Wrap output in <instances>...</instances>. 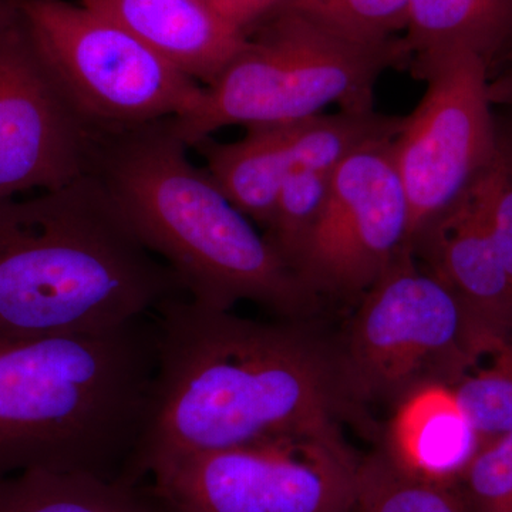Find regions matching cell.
<instances>
[{"mask_svg": "<svg viewBox=\"0 0 512 512\" xmlns=\"http://www.w3.org/2000/svg\"><path fill=\"white\" fill-rule=\"evenodd\" d=\"M154 316L157 372L128 478L190 454L342 436L336 419L352 406L335 343L311 319L241 318L184 295Z\"/></svg>", "mask_w": 512, "mask_h": 512, "instance_id": "obj_1", "label": "cell"}, {"mask_svg": "<svg viewBox=\"0 0 512 512\" xmlns=\"http://www.w3.org/2000/svg\"><path fill=\"white\" fill-rule=\"evenodd\" d=\"M181 295L174 272L141 244L93 171L0 200V336L100 332Z\"/></svg>", "mask_w": 512, "mask_h": 512, "instance_id": "obj_2", "label": "cell"}, {"mask_svg": "<svg viewBox=\"0 0 512 512\" xmlns=\"http://www.w3.org/2000/svg\"><path fill=\"white\" fill-rule=\"evenodd\" d=\"M187 150L158 121L100 134L92 171L191 301L220 311L249 301L278 318L311 319L318 296Z\"/></svg>", "mask_w": 512, "mask_h": 512, "instance_id": "obj_3", "label": "cell"}, {"mask_svg": "<svg viewBox=\"0 0 512 512\" xmlns=\"http://www.w3.org/2000/svg\"><path fill=\"white\" fill-rule=\"evenodd\" d=\"M157 365L154 313L100 332L0 336V478L36 468L111 478L113 463L128 466Z\"/></svg>", "mask_w": 512, "mask_h": 512, "instance_id": "obj_4", "label": "cell"}, {"mask_svg": "<svg viewBox=\"0 0 512 512\" xmlns=\"http://www.w3.org/2000/svg\"><path fill=\"white\" fill-rule=\"evenodd\" d=\"M402 37L386 45L352 42L288 10L256 26L220 76L202 86L197 103L168 120L195 147L224 127L276 126L325 113L375 110L380 76L409 67Z\"/></svg>", "mask_w": 512, "mask_h": 512, "instance_id": "obj_5", "label": "cell"}, {"mask_svg": "<svg viewBox=\"0 0 512 512\" xmlns=\"http://www.w3.org/2000/svg\"><path fill=\"white\" fill-rule=\"evenodd\" d=\"M511 340L483 325L406 249L333 343L350 406L394 407L423 384L456 386Z\"/></svg>", "mask_w": 512, "mask_h": 512, "instance_id": "obj_6", "label": "cell"}, {"mask_svg": "<svg viewBox=\"0 0 512 512\" xmlns=\"http://www.w3.org/2000/svg\"><path fill=\"white\" fill-rule=\"evenodd\" d=\"M20 19L60 92L97 134L175 119L200 99V83L82 3L20 0Z\"/></svg>", "mask_w": 512, "mask_h": 512, "instance_id": "obj_7", "label": "cell"}, {"mask_svg": "<svg viewBox=\"0 0 512 512\" xmlns=\"http://www.w3.org/2000/svg\"><path fill=\"white\" fill-rule=\"evenodd\" d=\"M426 82L416 109L390 143L414 238L470 192L498 153L500 126L488 99L487 64L456 49L410 63Z\"/></svg>", "mask_w": 512, "mask_h": 512, "instance_id": "obj_8", "label": "cell"}, {"mask_svg": "<svg viewBox=\"0 0 512 512\" xmlns=\"http://www.w3.org/2000/svg\"><path fill=\"white\" fill-rule=\"evenodd\" d=\"M360 461L339 437L190 454L153 471L173 512H352Z\"/></svg>", "mask_w": 512, "mask_h": 512, "instance_id": "obj_9", "label": "cell"}, {"mask_svg": "<svg viewBox=\"0 0 512 512\" xmlns=\"http://www.w3.org/2000/svg\"><path fill=\"white\" fill-rule=\"evenodd\" d=\"M392 140L372 144L333 170L328 198L292 261L318 296L359 302L410 249V210Z\"/></svg>", "mask_w": 512, "mask_h": 512, "instance_id": "obj_10", "label": "cell"}, {"mask_svg": "<svg viewBox=\"0 0 512 512\" xmlns=\"http://www.w3.org/2000/svg\"><path fill=\"white\" fill-rule=\"evenodd\" d=\"M97 136L60 92L22 19L0 33V200L89 173Z\"/></svg>", "mask_w": 512, "mask_h": 512, "instance_id": "obj_11", "label": "cell"}, {"mask_svg": "<svg viewBox=\"0 0 512 512\" xmlns=\"http://www.w3.org/2000/svg\"><path fill=\"white\" fill-rule=\"evenodd\" d=\"M410 249L483 325L512 339V282L474 187L456 207L421 231Z\"/></svg>", "mask_w": 512, "mask_h": 512, "instance_id": "obj_12", "label": "cell"}, {"mask_svg": "<svg viewBox=\"0 0 512 512\" xmlns=\"http://www.w3.org/2000/svg\"><path fill=\"white\" fill-rule=\"evenodd\" d=\"M119 23L161 59L208 86L247 42L210 0H80Z\"/></svg>", "mask_w": 512, "mask_h": 512, "instance_id": "obj_13", "label": "cell"}, {"mask_svg": "<svg viewBox=\"0 0 512 512\" xmlns=\"http://www.w3.org/2000/svg\"><path fill=\"white\" fill-rule=\"evenodd\" d=\"M480 444L453 387L429 383L394 406L382 451L409 476L454 487Z\"/></svg>", "mask_w": 512, "mask_h": 512, "instance_id": "obj_14", "label": "cell"}, {"mask_svg": "<svg viewBox=\"0 0 512 512\" xmlns=\"http://www.w3.org/2000/svg\"><path fill=\"white\" fill-rule=\"evenodd\" d=\"M402 39L409 66L464 49L493 74L512 53V0H409Z\"/></svg>", "mask_w": 512, "mask_h": 512, "instance_id": "obj_15", "label": "cell"}, {"mask_svg": "<svg viewBox=\"0 0 512 512\" xmlns=\"http://www.w3.org/2000/svg\"><path fill=\"white\" fill-rule=\"evenodd\" d=\"M293 123L248 127L247 134L232 143L201 141L205 170L225 195L265 229L271 220L278 192L295 171Z\"/></svg>", "mask_w": 512, "mask_h": 512, "instance_id": "obj_16", "label": "cell"}, {"mask_svg": "<svg viewBox=\"0 0 512 512\" xmlns=\"http://www.w3.org/2000/svg\"><path fill=\"white\" fill-rule=\"evenodd\" d=\"M0 512L173 511L157 491L144 497L126 480L36 468L0 478Z\"/></svg>", "mask_w": 512, "mask_h": 512, "instance_id": "obj_17", "label": "cell"}, {"mask_svg": "<svg viewBox=\"0 0 512 512\" xmlns=\"http://www.w3.org/2000/svg\"><path fill=\"white\" fill-rule=\"evenodd\" d=\"M352 512L470 511L456 487L409 476L380 450L360 461Z\"/></svg>", "mask_w": 512, "mask_h": 512, "instance_id": "obj_18", "label": "cell"}, {"mask_svg": "<svg viewBox=\"0 0 512 512\" xmlns=\"http://www.w3.org/2000/svg\"><path fill=\"white\" fill-rule=\"evenodd\" d=\"M407 8L409 0H286L279 10L301 15L360 45L379 46L402 37Z\"/></svg>", "mask_w": 512, "mask_h": 512, "instance_id": "obj_19", "label": "cell"}, {"mask_svg": "<svg viewBox=\"0 0 512 512\" xmlns=\"http://www.w3.org/2000/svg\"><path fill=\"white\" fill-rule=\"evenodd\" d=\"M481 443L512 433V340L453 387Z\"/></svg>", "mask_w": 512, "mask_h": 512, "instance_id": "obj_20", "label": "cell"}, {"mask_svg": "<svg viewBox=\"0 0 512 512\" xmlns=\"http://www.w3.org/2000/svg\"><path fill=\"white\" fill-rule=\"evenodd\" d=\"M332 173L295 171L286 177L278 192L264 234L291 268L293 258L325 205Z\"/></svg>", "mask_w": 512, "mask_h": 512, "instance_id": "obj_21", "label": "cell"}, {"mask_svg": "<svg viewBox=\"0 0 512 512\" xmlns=\"http://www.w3.org/2000/svg\"><path fill=\"white\" fill-rule=\"evenodd\" d=\"M454 487L470 512H512V433L483 441Z\"/></svg>", "mask_w": 512, "mask_h": 512, "instance_id": "obj_22", "label": "cell"}, {"mask_svg": "<svg viewBox=\"0 0 512 512\" xmlns=\"http://www.w3.org/2000/svg\"><path fill=\"white\" fill-rule=\"evenodd\" d=\"M485 224L512 282V165L498 143L497 157L474 185Z\"/></svg>", "mask_w": 512, "mask_h": 512, "instance_id": "obj_23", "label": "cell"}, {"mask_svg": "<svg viewBox=\"0 0 512 512\" xmlns=\"http://www.w3.org/2000/svg\"><path fill=\"white\" fill-rule=\"evenodd\" d=\"M286 0H210L212 8L235 28L249 33L274 15Z\"/></svg>", "mask_w": 512, "mask_h": 512, "instance_id": "obj_24", "label": "cell"}, {"mask_svg": "<svg viewBox=\"0 0 512 512\" xmlns=\"http://www.w3.org/2000/svg\"><path fill=\"white\" fill-rule=\"evenodd\" d=\"M488 99L493 107H501L507 113L503 124L512 134V53L488 80Z\"/></svg>", "mask_w": 512, "mask_h": 512, "instance_id": "obj_25", "label": "cell"}, {"mask_svg": "<svg viewBox=\"0 0 512 512\" xmlns=\"http://www.w3.org/2000/svg\"><path fill=\"white\" fill-rule=\"evenodd\" d=\"M20 23V0H0V33Z\"/></svg>", "mask_w": 512, "mask_h": 512, "instance_id": "obj_26", "label": "cell"}]
</instances>
